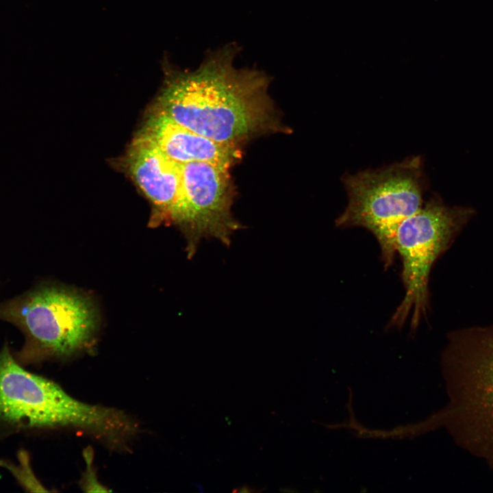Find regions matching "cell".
<instances>
[{
	"mask_svg": "<svg viewBox=\"0 0 493 493\" xmlns=\"http://www.w3.org/2000/svg\"><path fill=\"white\" fill-rule=\"evenodd\" d=\"M138 137L179 164L204 162L230 168L241 157L239 147L221 143L194 132L157 109L149 115Z\"/></svg>",
	"mask_w": 493,
	"mask_h": 493,
	"instance_id": "ba28073f",
	"label": "cell"
},
{
	"mask_svg": "<svg viewBox=\"0 0 493 493\" xmlns=\"http://www.w3.org/2000/svg\"><path fill=\"white\" fill-rule=\"evenodd\" d=\"M229 169L204 162L181 164L180 190L168 218L184 233L188 257L202 238L229 246L241 228L231 212L235 192Z\"/></svg>",
	"mask_w": 493,
	"mask_h": 493,
	"instance_id": "52a82bcc",
	"label": "cell"
},
{
	"mask_svg": "<svg viewBox=\"0 0 493 493\" xmlns=\"http://www.w3.org/2000/svg\"><path fill=\"white\" fill-rule=\"evenodd\" d=\"M127 164L133 178L159 214L168 218L180 190L181 164L138 137L129 151Z\"/></svg>",
	"mask_w": 493,
	"mask_h": 493,
	"instance_id": "9c48e42d",
	"label": "cell"
},
{
	"mask_svg": "<svg viewBox=\"0 0 493 493\" xmlns=\"http://www.w3.org/2000/svg\"><path fill=\"white\" fill-rule=\"evenodd\" d=\"M475 213L471 207L448 206L433 192L417 212L401 223L396 249L402 260L405 293L390 325L400 327L411 315L412 329L418 326L429 306L428 282L433 264Z\"/></svg>",
	"mask_w": 493,
	"mask_h": 493,
	"instance_id": "8992f818",
	"label": "cell"
},
{
	"mask_svg": "<svg viewBox=\"0 0 493 493\" xmlns=\"http://www.w3.org/2000/svg\"><path fill=\"white\" fill-rule=\"evenodd\" d=\"M233 492H240V493H249V492H257V489L251 488L247 484H244L243 485L238 487V488H236L233 490Z\"/></svg>",
	"mask_w": 493,
	"mask_h": 493,
	"instance_id": "8fae6325",
	"label": "cell"
},
{
	"mask_svg": "<svg viewBox=\"0 0 493 493\" xmlns=\"http://www.w3.org/2000/svg\"><path fill=\"white\" fill-rule=\"evenodd\" d=\"M341 181L348 203L336 225L360 227L370 231L379 244L385 267H389L396 253L399 225L425 201L429 185L423 159L409 156L381 168L344 174Z\"/></svg>",
	"mask_w": 493,
	"mask_h": 493,
	"instance_id": "3957f363",
	"label": "cell"
},
{
	"mask_svg": "<svg viewBox=\"0 0 493 493\" xmlns=\"http://www.w3.org/2000/svg\"><path fill=\"white\" fill-rule=\"evenodd\" d=\"M449 338L453 435L493 468V327L462 329Z\"/></svg>",
	"mask_w": 493,
	"mask_h": 493,
	"instance_id": "277c9868",
	"label": "cell"
},
{
	"mask_svg": "<svg viewBox=\"0 0 493 493\" xmlns=\"http://www.w3.org/2000/svg\"><path fill=\"white\" fill-rule=\"evenodd\" d=\"M84 457L86 464V472L81 480V488L88 492H109L97 480L92 468L93 454L91 448H86L84 451Z\"/></svg>",
	"mask_w": 493,
	"mask_h": 493,
	"instance_id": "30bf717a",
	"label": "cell"
},
{
	"mask_svg": "<svg viewBox=\"0 0 493 493\" xmlns=\"http://www.w3.org/2000/svg\"><path fill=\"white\" fill-rule=\"evenodd\" d=\"M0 318L24 333L26 342L17 361L25 364L87 347L99 323L92 300L58 287H45L7 303L0 310Z\"/></svg>",
	"mask_w": 493,
	"mask_h": 493,
	"instance_id": "5b68a950",
	"label": "cell"
},
{
	"mask_svg": "<svg viewBox=\"0 0 493 493\" xmlns=\"http://www.w3.org/2000/svg\"><path fill=\"white\" fill-rule=\"evenodd\" d=\"M0 425L15 431L78 427L110 440L134 429L122 412L81 402L55 383L26 370L7 346L0 353Z\"/></svg>",
	"mask_w": 493,
	"mask_h": 493,
	"instance_id": "7a4b0ae2",
	"label": "cell"
},
{
	"mask_svg": "<svg viewBox=\"0 0 493 493\" xmlns=\"http://www.w3.org/2000/svg\"><path fill=\"white\" fill-rule=\"evenodd\" d=\"M240 51L235 42L210 50L193 71L164 61L165 80L156 109L194 132L239 147L286 131L268 94L270 77L255 68H236Z\"/></svg>",
	"mask_w": 493,
	"mask_h": 493,
	"instance_id": "6da1fadb",
	"label": "cell"
}]
</instances>
